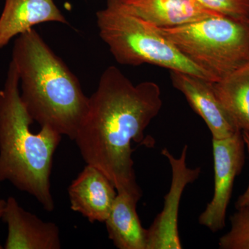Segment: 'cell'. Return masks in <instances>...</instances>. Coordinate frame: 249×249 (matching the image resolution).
<instances>
[{"label": "cell", "mask_w": 249, "mask_h": 249, "mask_svg": "<svg viewBox=\"0 0 249 249\" xmlns=\"http://www.w3.org/2000/svg\"><path fill=\"white\" fill-rule=\"evenodd\" d=\"M170 79L174 88L184 95L192 109L207 124L213 139L228 138L240 130L218 101L212 82L173 70Z\"/></svg>", "instance_id": "cell-8"}, {"label": "cell", "mask_w": 249, "mask_h": 249, "mask_svg": "<svg viewBox=\"0 0 249 249\" xmlns=\"http://www.w3.org/2000/svg\"><path fill=\"white\" fill-rule=\"evenodd\" d=\"M214 184L213 199L199 215V224L216 232L226 225L228 206L231 199L235 178L245 163V142L242 131L231 137L213 139Z\"/></svg>", "instance_id": "cell-6"}, {"label": "cell", "mask_w": 249, "mask_h": 249, "mask_svg": "<svg viewBox=\"0 0 249 249\" xmlns=\"http://www.w3.org/2000/svg\"><path fill=\"white\" fill-rule=\"evenodd\" d=\"M11 60L31 119L74 140L89 105L76 75L34 29L17 36Z\"/></svg>", "instance_id": "cell-2"}, {"label": "cell", "mask_w": 249, "mask_h": 249, "mask_svg": "<svg viewBox=\"0 0 249 249\" xmlns=\"http://www.w3.org/2000/svg\"><path fill=\"white\" fill-rule=\"evenodd\" d=\"M211 85L237 127L249 133V62Z\"/></svg>", "instance_id": "cell-14"}, {"label": "cell", "mask_w": 249, "mask_h": 249, "mask_svg": "<svg viewBox=\"0 0 249 249\" xmlns=\"http://www.w3.org/2000/svg\"><path fill=\"white\" fill-rule=\"evenodd\" d=\"M188 146L183 147L178 158L167 148L161 154L168 159L172 169V182L169 192L164 196L161 212L147 229V249H181L183 248L178 230V207L187 185L200 176L201 168H188L186 165Z\"/></svg>", "instance_id": "cell-7"}, {"label": "cell", "mask_w": 249, "mask_h": 249, "mask_svg": "<svg viewBox=\"0 0 249 249\" xmlns=\"http://www.w3.org/2000/svg\"><path fill=\"white\" fill-rule=\"evenodd\" d=\"M34 122L21 100L19 76L11 60L0 90V183L9 181L52 212L55 204L51 175L62 135L46 126L34 133Z\"/></svg>", "instance_id": "cell-3"}, {"label": "cell", "mask_w": 249, "mask_h": 249, "mask_svg": "<svg viewBox=\"0 0 249 249\" xmlns=\"http://www.w3.org/2000/svg\"><path fill=\"white\" fill-rule=\"evenodd\" d=\"M206 9L235 20L249 22V0H196Z\"/></svg>", "instance_id": "cell-16"}, {"label": "cell", "mask_w": 249, "mask_h": 249, "mask_svg": "<svg viewBox=\"0 0 249 249\" xmlns=\"http://www.w3.org/2000/svg\"><path fill=\"white\" fill-rule=\"evenodd\" d=\"M140 198L119 192L106 219L109 238L119 249H147V229L137 212Z\"/></svg>", "instance_id": "cell-13"}, {"label": "cell", "mask_w": 249, "mask_h": 249, "mask_svg": "<svg viewBox=\"0 0 249 249\" xmlns=\"http://www.w3.org/2000/svg\"><path fill=\"white\" fill-rule=\"evenodd\" d=\"M5 206H6V201L4 199H0V219L2 218L3 213H4ZM3 249L2 246L0 244V249Z\"/></svg>", "instance_id": "cell-18"}, {"label": "cell", "mask_w": 249, "mask_h": 249, "mask_svg": "<svg viewBox=\"0 0 249 249\" xmlns=\"http://www.w3.org/2000/svg\"><path fill=\"white\" fill-rule=\"evenodd\" d=\"M236 210L230 217V230L219 238V249H249V207Z\"/></svg>", "instance_id": "cell-15"}, {"label": "cell", "mask_w": 249, "mask_h": 249, "mask_svg": "<svg viewBox=\"0 0 249 249\" xmlns=\"http://www.w3.org/2000/svg\"><path fill=\"white\" fill-rule=\"evenodd\" d=\"M119 1L133 14L158 28L176 27L221 16L201 6L196 0Z\"/></svg>", "instance_id": "cell-12"}, {"label": "cell", "mask_w": 249, "mask_h": 249, "mask_svg": "<svg viewBox=\"0 0 249 249\" xmlns=\"http://www.w3.org/2000/svg\"><path fill=\"white\" fill-rule=\"evenodd\" d=\"M242 137L245 142L246 150L249 154V133L247 132H242ZM249 207V182L245 191L237 198L235 202L236 209L241 208Z\"/></svg>", "instance_id": "cell-17"}, {"label": "cell", "mask_w": 249, "mask_h": 249, "mask_svg": "<svg viewBox=\"0 0 249 249\" xmlns=\"http://www.w3.org/2000/svg\"><path fill=\"white\" fill-rule=\"evenodd\" d=\"M8 227L6 249H60V230L19 206L14 196L6 201L2 218Z\"/></svg>", "instance_id": "cell-9"}, {"label": "cell", "mask_w": 249, "mask_h": 249, "mask_svg": "<svg viewBox=\"0 0 249 249\" xmlns=\"http://www.w3.org/2000/svg\"><path fill=\"white\" fill-rule=\"evenodd\" d=\"M45 22L68 24L53 0H5L0 16V49L14 37Z\"/></svg>", "instance_id": "cell-11"}, {"label": "cell", "mask_w": 249, "mask_h": 249, "mask_svg": "<svg viewBox=\"0 0 249 249\" xmlns=\"http://www.w3.org/2000/svg\"><path fill=\"white\" fill-rule=\"evenodd\" d=\"M71 209L91 223L105 222L117 196L109 178L93 165L87 164L68 189Z\"/></svg>", "instance_id": "cell-10"}, {"label": "cell", "mask_w": 249, "mask_h": 249, "mask_svg": "<svg viewBox=\"0 0 249 249\" xmlns=\"http://www.w3.org/2000/svg\"><path fill=\"white\" fill-rule=\"evenodd\" d=\"M163 106L160 86L152 81L134 85L115 66L101 75L89 97L86 115L73 142L87 164L96 167L117 191L142 198L137 182L132 142L153 146L145 131Z\"/></svg>", "instance_id": "cell-1"}, {"label": "cell", "mask_w": 249, "mask_h": 249, "mask_svg": "<svg viewBox=\"0 0 249 249\" xmlns=\"http://www.w3.org/2000/svg\"><path fill=\"white\" fill-rule=\"evenodd\" d=\"M96 22L100 37L118 63L150 64L214 82L181 54L158 28L133 14L119 0H107L106 8L96 13Z\"/></svg>", "instance_id": "cell-4"}, {"label": "cell", "mask_w": 249, "mask_h": 249, "mask_svg": "<svg viewBox=\"0 0 249 249\" xmlns=\"http://www.w3.org/2000/svg\"><path fill=\"white\" fill-rule=\"evenodd\" d=\"M158 29L187 59L211 75L214 82L249 62V22L221 15Z\"/></svg>", "instance_id": "cell-5"}]
</instances>
